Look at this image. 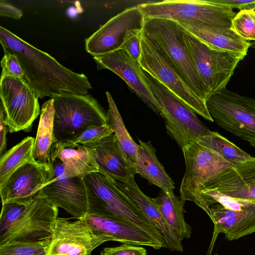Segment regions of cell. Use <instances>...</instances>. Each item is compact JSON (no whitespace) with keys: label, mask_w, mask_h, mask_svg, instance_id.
I'll list each match as a JSON object with an SVG mask.
<instances>
[{"label":"cell","mask_w":255,"mask_h":255,"mask_svg":"<svg viewBox=\"0 0 255 255\" xmlns=\"http://www.w3.org/2000/svg\"><path fill=\"white\" fill-rule=\"evenodd\" d=\"M0 120L9 132L30 131L41 111L38 98L28 84L19 78L0 77Z\"/></svg>","instance_id":"12"},{"label":"cell","mask_w":255,"mask_h":255,"mask_svg":"<svg viewBox=\"0 0 255 255\" xmlns=\"http://www.w3.org/2000/svg\"><path fill=\"white\" fill-rule=\"evenodd\" d=\"M54 117L53 99L50 98L41 107L33 151L34 161L49 170H51V150L53 143Z\"/></svg>","instance_id":"25"},{"label":"cell","mask_w":255,"mask_h":255,"mask_svg":"<svg viewBox=\"0 0 255 255\" xmlns=\"http://www.w3.org/2000/svg\"><path fill=\"white\" fill-rule=\"evenodd\" d=\"M183 38L209 97L226 88L244 57L211 48L183 28Z\"/></svg>","instance_id":"10"},{"label":"cell","mask_w":255,"mask_h":255,"mask_svg":"<svg viewBox=\"0 0 255 255\" xmlns=\"http://www.w3.org/2000/svg\"><path fill=\"white\" fill-rule=\"evenodd\" d=\"M216 2L230 6L233 9L237 8L240 10L254 9L255 10V0H214Z\"/></svg>","instance_id":"37"},{"label":"cell","mask_w":255,"mask_h":255,"mask_svg":"<svg viewBox=\"0 0 255 255\" xmlns=\"http://www.w3.org/2000/svg\"><path fill=\"white\" fill-rule=\"evenodd\" d=\"M51 176L41 189L42 194L56 207L79 220L87 213V202L83 178L67 177L62 161L51 158Z\"/></svg>","instance_id":"14"},{"label":"cell","mask_w":255,"mask_h":255,"mask_svg":"<svg viewBox=\"0 0 255 255\" xmlns=\"http://www.w3.org/2000/svg\"><path fill=\"white\" fill-rule=\"evenodd\" d=\"M186 31L212 49L245 57L251 42L240 37L232 28L190 21H177Z\"/></svg>","instance_id":"21"},{"label":"cell","mask_w":255,"mask_h":255,"mask_svg":"<svg viewBox=\"0 0 255 255\" xmlns=\"http://www.w3.org/2000/svg\"><path fill=\"white\" fill-rule=\"evenodd\" d=\"M206 106L214 122L255 147V99L226 88L210 96Z\"/></svg>","instance_id":"8"},{"label":"cell","mask_w":255,"mask_h":255,"mask_svg":"<svg viewBox=\"0 0 255 255\" xmlns=\"http://www.w3.org/2000/svg\"><path fill=\"white\" fill-rule=\"evenodd\" d=\"M21 9L18 8L6 1L0 0V15L9 17L15 19H19L23 16Z\"/></svg>","instance_id":"36"},{"label":"cell","mask_w":255,"mask_h":255,"mask_svg":"<svg viewBox=\"0 0 255 255\" xmlns=\"http://www.w3.org/2000/svg\"><path fill=\"white\" fill-rule=\"evenodd\" d=\"M1 74L0 77L9 76L24 80V73L20 62L13 54L4 53L0 61Z\"/></svg>","instance_id":"33"},{"label":"cell","mask_w":255,"mask_h":255,"mask_svg":"<svg viewBox=\"0 0 255 255\" xmlns=\"http://www.w3.org/2000/svg\"><path fill=\"white\" fill-rule=\"evenodd\" d=\"M83 181L87 213L119 220L162 237L136 204L117 185L116 180L96 172L83 177Z\"/></svg>","instance_id":"4"},{"label":"cell","mask_w":255,"mask_h":255,"mask_svg":"<svg viewBox=\"0 0 255 255\" xmlns=\"http://www.w3.org/2000/svg\"><path fill=\"white\" fill-rule=\"evenodd\" d=\"M142 36L168 58L186 84L200 98H209L183 38V27L176 20L144 17Z\"/></svg>","instance_id":"5"},{"label":"cell","mask_w":255,"mask_h":255,"mask_svg":"<svg viewBox=\"0 0 255 255\" xmlns=\"http://www.w3.org/2000/svg\"><path fill=\"white\" fill-rule=\"evenodd\" d=\"M203 189L214 190L235 199L255 202V157L251 156L231 165L201 190Z\"/></svg>","instance_id":"19"},{"label":"cell","mask_w":255,"mask_h":255,"mask_svg":"<svg viewBox=\"0 0 255 255\" xmlns=\"http://www.w3.org/2000/svg\"><path fill=\"white\" fill-rule=\"evenodd\" d=\"M195 141L218 152L233 165L252 156L216 131L210 130Z\"/></svg>","instance_id":"29"},{"label":"cell","mask_w":255,"mask_h":255,"mask_svg":"<svg viewBox=\"0 0 255 255\" xmlns=\"http://www.w3.org/2000/svg\"><path fill=\"white\" fill-rule=\"evenodd\" d=\"M144 20V16L137 5L127 8L85 39L86 51L95 57L120 48L127 33L142 29Z\"/></svg>","instance_id":"17"},{"label":"cell","mask_w":255,"mask_h":255,"mask_svg":"<svg viewBox=\"0 0 255 255\" xmlns=\"http://www.w3.org/2000/svg\"><path fill=\"white\" fill-rule=\"evenodd\" d=\"M9 132L7 126L0 120V155L1 156L6 151V134Z\"/></svg>","instance_id":"38"},{"label":"cell","mask_w":255,"mask_h":255,"mask_svg":"<svg viewBox=\"0 0 255 255\" xmlns=\"http://www.w3.org/2000/svg\"><path fill=\"white\" fill-rule=\"evenodd\" d=\"M106 94L109 105L107 111V124L110 126L116 134L125 157L134 166L138 144L128 131L111 94L108 91Z\"/></svg>","instance_id":"28"},{"label":"cell","mask_w":255,"mask_h":255,"mask_svg":"<svg viewBox=\"0 0 255 255\" xmlns=\"http://www.w3.org/2000/svg\"><path fill=\"white\" fill-rule=\"evenodd\" d=\"M51 176V170L37 163L23 164L0 184L2 205L7 202H31Z\"/></svg>","instance_id":"18"},{"label":"cell","mask_w":255,"mask_h":255,"mask_svg":"<svg viewBox=\"0 0 255 255\" xmlns=\"http://www.w3.org/2000/svg\"><path fill=\"white\" fill-rule=\"evenodd\" d=\"M137 155L134 167L136 173L168 194L174 193V183L158 160L156 149L150 141L138 139Z\"/></svg>","instance_id":"24"},{"label":"cell","mask_w":255,"mask_h":255,"mask_svg":"<svg viewBox=\"0 0 255 255\" xmlns=\"http://www.w3.org/2000/svg\"><path fill=\"white\" fill-rule=\"evenodd\" d=\"M142 29H134L128 31L121 47L126 49L130 56L139 62L141 54V41Z\"/></svg>","instance_id":"34"},{"label":"cell","mask_w":255,"mask_h":255,"mask_svg":"<svg viewBox=\"0 0 255 255\" xmlns=\"http://www.w3.org/2000/svg\"><path fill=\"white\" fill-rule=\"evenodd\" d=\"M194 203L209 216L214 231L206 255H211L219 234L229 241L255 233V202L235 199L218 192L203 189Z\"/></svg>","instance_id":"3"},{"label":"cell","mask_w":255,"mask_h":255,"mask_svg":"<svg viewBox=\"0 0 255 255\" xmlns=\"http://www.w3.org/2000/svg\"><path fill=\"white\" fill-rule=\"evenodd\" d=\"M110 237L95 234L83 218L71 222L57 217L48 255H92Z\"/></svg>","instance_id":"15"},{"label":"cell","mask_w":255,"mask_h":255,"mask_svg":"<svg viewBox=\"0 0 255 255\" xmlns=\"http://www.w3.org/2000/svg\"><path fill=\"white\" fill-rule=\"evenodd\" d=\"M251 47L255 49V41L251 43Z\"/></svg>","instance_id":"39"},{"label":"cell","mask_w":255,"mask_h":255,"mask_svg":"<svg viewBox=\"0 0 255 255\" xmlns=\"http://www.w3.org/2000/svg\"><path fill=\"white\" fill-rule=\"evenodd\" d=\"M148 86L158 102L166 129L181 148L210 130L196 114L163 85L144 71Z\"/></svg>","instance_id":"9"},{"label":"cell","mask_w":255,"mask_h":255,"mask_svg":"<svg viewBox=\"0 0 255 255\" xmlns=\"http://www.w3.org/2000/svg\"><path fill=\"white\" fill-rule=\"evenodd\" d=\"M51 241L5 244L0 246V255H48Z\"/></svg>","instance_id":"30"},{"label":"cell","mask_w":255,"mask_h":255,"mask_svg":"<svg viewBox=\"0 0 255 255\" xmlns=\"http://www.w3.org/2000/svg\"><path fill=\"white\" fill-rule=\"evenodd\" d=\"M0 42L4 53L17 57L24 73V81L38 98L69 94H88L93 89L88 77L64 67L48 53L25 41L0 26Z\"/></svg>","instance_id":"1"},{"label":"cell","mask_w":255,"mask_h":255,"mask_svg":"<svg viewBox=\"0 0 255 255\" xmlns=\"http://www.w3.org/2000/svg\"><path fill=\"white\" fill-rule=\"evenodd\" d=\"M114 131L108 124L90 127L71 140L72 143L87 144L94 143L113 133Z\"/></svg>","instance_id":"32"},{"label":"cell","mask_w":255,"mask_h":255,"mask_svg":"<svg viewBox=\"0 0 255 255\" xmlns=\"http://www.w3.org/2000/svg\"><path fill=\"white\" fill-rule=\"evenodd\" d=\"M98 70L108 69L121 77L151 110L161 114L159 104L150 91L139 62L124 48L93 57Z\"/></svg>","instance_id":"16"},{"label":"cell","mask_w":255,"mask_h":255,"mask_svg":"<svg viewBox=\"0 0 255 255\" xmlns=\"http://www.w3.org/2000/svg\"><path fill=\"white\" fill-rule=\"evenodd\" d=\"M53 143L71 140L93 126L107 124V112L91 95L54 96Z\"/></svg>","instance_id":"6"},{"label":"cell","mask_w":255,"mask_h":255,"mask_svg":"<svg viewBox=\"0 0 255 255\" xmlns=\"http://www.w3.org/2000/svg\"><path fill=\"white\" fill-rule=\"evenodd\" d=\"M34 141V137L27 136L0 156V184L23 164L36 163L33 157Z\"/></svg>","instance_id":"27"},{"label":"cell","mask_w":255,"mask_h":255,"mask_svg":"<svg viewBox=\"0 0 255 255\" xmlns=\"http://www.w3.org/2000/svg\"><path fill=\"white\" fill-rule=\"evenodd\" d=\"M100 255H147L145 249L138 246L124 244L120 246L105 248Z\"/></svg>","instance_id":"35"},{"label":"cell","mask_w":255,"mask_h":255,"mask_svg":"<svg viewBox=\"0 0 255 255\" xmlns=\"http://www.w3.org/2000/svg\"><path fill=\"white\" fill-rule=\"evenodd\" d=\"M117 185L126 193L136 204L164 239L167 248L172 251L182 252L183 238L177 234L169 225L155 204L153 198L139 189L134 177L125 182L116 181Z\"/></svg>","instance_id":"22"},{"label":"cell","mask_w":255,"mask_h":255,"mask_svg":"<svg viewBox=\"0 0 255 255\" xmlns=\"http://www.w3.org/2000/svg\"><path fill=\"white\" fill-rule=\"evenodd\" d=\"M153 201L171 228L183 238H190L192 230L183 215L184 204L174 193L161 190Z\"/></svg>","instance_id":"26"},{"label":"cell","mask_w":255,"mask_h":255,"mask_svg":"<svg viewBox=\"0 0 255 255\" xmlns=\"http://www.w3.org/2000/svg\"><path fill=\"white\" fill-rule=\"evenodd\" d=\"M144 17L190 21L231 28L236 13L214 0H165L137 5Z\"/></svg>","instance_id":"7"},{"label":"cell","mask_w":255,"mask_h":255,"mask_svg":"<svg viewBox=\"0 0 255 255\" xmlns=\"http://www.w3.org/2000/svg\"><path fill=\"white\" fill-rule=\"evenodd\" d=\"M186 171L180 188V199L194 202L211 180L233 164L218 152L193 141L182 148Z\"/></svg>","instance_id":"13"},{"label":"cell","mask_w":255,"mask_h":255,"mask_svg":"<svg viewBox=\"0 0 255 255\" xmlns=\"http://www.w3.org/2000/svg\"><path fill=\"white\" fill-rule=\"evenodd\" d=\"M84 145L93 150L99 172L122 182L134 177L135 167L125 157L114 133L98 142Z\"/></svg>","instance_id":"20"},{"label":"cell","mask_w":255,"mask_h":255,"mask_svg":"<svg viewBox=\"0 0 255 255\" xmlns=\"http://www.w3.org/2000/svg\"><path fill=\"white\" fill-rule=\"evenodd\" d=\"M139 63L144 71L163 85L196 114L214 122L206 101L186 84L167 56L142 36Z\"/></svg>","instance_id":"11"},{"label":"cell","mask_w":255,"mask_h":255,"mask_svg":"<svg viewBox=\"0 0 255 255\" xmlns=\"http://www.w3.org/2000/svg\"><path fill=\"white\" fill-rule=\"evenodd\" d=\"M58 208L40 190L31 202H7L0 216V246L15 242H39L52 240Z\"/></svg>","instance_id":"2"},{"label":"cell","mask_w":255,"mask_h":255,"mask_svg":"<svg viewBox=\"0 0 255 255\" xmlns=\"http://www.w3.org/2000/svg\"><path fill=\"white\" fill-rule=\"evenodd\" d=\"M231 28L246 41H255V10H240L233 19Z\"/></svg>","instance_id":"31"},{"label":"cell","mask_w":255,"mask_h":255,"mask_svg":"<svg viewBox=\"0 0 255 255\" xmlns=\"http://www.w3.org/2000/svg\"><path fill=\"white\" fill-rule=\"evenodd\" d=\"M51 158H58L62 161L67 177L83 178L99 172L93 150L83 144L69 141L54 142L51 147Z\"/></svg>","instance_id":"23"}]
</instances>
